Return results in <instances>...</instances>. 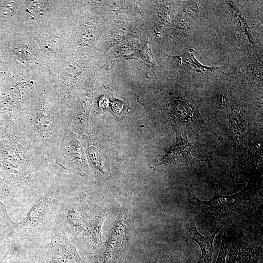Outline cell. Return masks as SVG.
<instances>
[{
	"label": "cell",
	"mask_w": 263,
	"mask_h": 263,
	"mask_svg": "<svg viewBox=\"0 0 263 263\" xmlns=\"http://www.w3.org/2000/svg\"><path fill=\"white\" fill-rule=\"evenodd\" d=\"M16 5L13 1H4L0 6V16L4 18H9L14 12Z\"/></svg>",
	"instance_id": "15"
},
{
	"label": "cell",
	"mask_w": 263,
	"mask_h": 263,
	"mask_svg": "<svg viewBox=\"0 0 263 263\" xmlns=\"http://www.w3.org/2000/svg\"><path fill=\"white\" fill-rule=\"evenodd\" d=\"M199 12V6L195 1H188L180 13L179 19V28L183 32H187L195 20Z\"/></svg>",
	"instance_id": "12"
},
{
	"label": "cell",
	"mask_w": 263,
	"mask_h": 263,
	"mask_svg": "<svg viewBox=\"0 0 263 263\" xmlns=\"http://www.w3.org/2000/svg\"><path fill=\"white\" fill-rule=\"evenodd\" d=\"M188 199L186 214L206 227L215 226L226 216L240 210L251 202L257 191L251 181L241 191L230 195H218L209 201L197 198L185 184Z\"/></svg>",
	"instance_id": "1"
},
{
	"label": "cell",
	"mask_w": 263,
	"mask_h": 263,
	"mask_svg": "<svg viewBox=\"0 0 263 263\" xmlns=\"http://www.w3.org/2000/svg\"><path fill=\"white\" fill-rule=\"evenodd\" d=\"M38 263H82L75 247L63 235L52 239L48 250L41 255Z\"/></svg>",
	"instance_id": "7"
},
{
	"label": "cell",
	"mask_w": 263,
	"mask_h": 263,
	"mask_svg": "<svg viewBox=\"0 0 263 263\" xmlns=\"http://www.w3.org/2000/svg\"><path fill=\"white\" fill-rule=\"evenodd\" d=\"M0 203L4 208L5 217L10 229L8 236L16 239H29L49 228L56 208L53 195L47 194L37 202L24 219L14 222L9 216L5 205Z\"/></svg>",
	"instance_id": "2"
},
{
	"label": "cell",
	"mask_w": 263,
	"mask_h": 263,
	"mask_svg": "<svg viewBox=\"0 0 263 263\" xmlns=\"http://www.w3.org/2000/svg\"><path fill=\"white\" fill-rule=\"evenodd\" d=\"M84 199L67 201L58 210L59 217L65 231L76 236L83 231L90 219Z\"/></svg>",
	"instance_id": "6"
},
{
	"label": "cell",
	"mask_w": 263,
	"mask_h": 263,
	"mask_svg": "<svg viewBox=\"0 0 263 263\" xmlns=\"http://www.w3.org/2000/svg\"><path fill=\"white\" fill-rule=\"evenodd\" d=\"M169 111L178 126L188 130L211 133L220 138L215 130L203 120L194 102L187 99L172 100L169 103Z\"/></svg>",
	"instance_id": "4"
},
{
	"label": "cell",
	"mask_w": 263,
	"mask_h": 263,
	"mask_svg": "<svg viewBox=\"0 0 263 263\" xmlns=\"http://www.w3.org/2000/svg\"><path fill=\"white\" fill-rule=\"evenodd\" d=\"M229 251V239L226 233L223 232L220 247L215 263H225Z\"/></svg>",
	"instance_id": "14"
},
{
	"label": "cell",
	"mask_w": 263,
	"mask_h": 263,
	"mask_svg": "<svg viewBox=\"0 0 263 263\" xmlns=\"http://www.w3.org/2000/svg\"><path fill=\"white\" fill-rule=\"evenodd\" d=\"M132 192L126 193L120 211L110 230L100 254V263H114L128 248L133 228Z\"/></svg>",
	"instance_id": "3"
},
{
	"label": "cell",
	"mask_w": 263,
	"mask_h": 263,
	"mask_svg": "<svg viewBox=\"0 0 263 263\" xmlns=\"http://www.w3.org/2000/svg\"><path fill=\"white\" fill-rule=\"evenodd\" d=\"M250 74L254 78L261 82L263 81V63L262 61H256L249 68Z\"/></svg>",
	"instance_id": "16"
},
{
	"label": "cell",
	"mask_w": 263,
	"mask_h": 263,
	"mask_svg": "<svg viewBox=\"0 0 263 263\" xmlns=\"http://www.w3.org/2000/svg\"><path fill=\"white\" fill-rule=\"evenodd\" d=\"M56 40L55 38H48L47 40L45 42V47L50 50H53L56 49L55 48H57L56 45L58 43L59 41H56Z\"/></svg>",
	"instance_id": "17"
},
{
	"label": "cell",
	"mask_w": 263,
	"mask_h": 263,
	"mask_svg": "<svg viewBox=\"0 0 263 263\" xmlns=\"http://www.w3.org/2000/svg\"><path fill=\"white\" fill-rule=\"evenodd\" d=\"M175 131L176 144L166 149L165 154L162 157L153 162L154 166L184 162L188 168L196 162L206 161L197 147L188 141L186 134L178 129H175Z\"/></svg>",
	"instance_id": "5"
},
{
	"label": "cell",
	"mask_w": 263,
	"mask_h": 263,
	"mask_svg": "<svg viewBox=\"0 0 263 263\" xmlns=\"http://www.w3.org/2000/svg\"><path fill=\"white\" fill-rule=\"evenodd\" d=\"M231 17V20L235 30L247 40L251 45L254 44V39L244 14L237 5L232 1L227 2Z\"/></svg>",
	"instance_id": "11"
},
{
	"label": "cell",
	"mask_w": 263,
	"mask_h": 263,
	"mask_svg": "<svg viewBox=\"0 0 263 263\" xmlns=\"http://www.w3.org/2000/svg\"><path fill=\"white\" fill-rule=\"evenodd\" d=\"M185 227L186 242H188L189 240L196 242L200 248L204 263H211L214 240L223 226L218 228L211 235L204 236L198 231L195 222L186 214Z\"/></svg>",
	"instance_id": "8"
},
{
	"label": "cell",
	"mask_w": 263,
	"mask_h": 263,
	"mask_svg": "<svg viewBox=\"0 0 263 263\" xmlns=\"http://www.w3.org/2000/svg\"><path fill=\"white\" fill-rule=\"evenodd\" d=\"M194 50L190 49L179 56L166 55V57L172 66L179 70L198 73H210L219 70V67H208L200 63L195 58Z\"/></svg>",
	"instance_id": "9"
},
{
	"label": "cell",
	"mask_w": 263,
	"mask_h": 263,
	"mask_svg": "<svg viewBox=\"0 0 263 263\" xmlns=\"http://www.w3.org/2000/svg\"><path fill=\"white\" fill-rule=\"evenodd\" d=\"M107 215V211L104 210L91 218L84 230L87 242L94 249L101 244L102 226Z\"/></svg>",
	"instance_id": "10"
},
{
	"label": "cell",
	"mask_w": 263,
	"mask_h": 263,
	"mask_svg": "<svg viewBox=\"0 0 263 263\" xmlns=\"http://www.w3.org/2000/svg\"><path fill=\"white\" fill-rule=\"evenodd\" d=\"M251 255L248 249L240 245L231 248L230 263H249Z\"/></svg>",
	"instance_id": "13"
}]
</instances>
